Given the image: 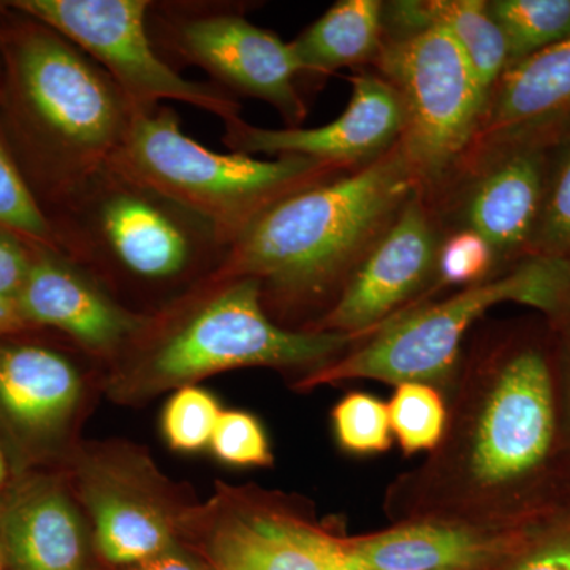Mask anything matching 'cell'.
I'll use <instances>...</instances> for the list:
<instances>
[{"label": "cell", "instance_id": "cell-27", "mask_svg": "<svg viewBox=\"0 0 570 570\" xmlns=\"http://www.w3.org/2000/svg\"><path fill=\"white\" fill-rule=\"evenodd\" d=\"M337 448L355 456L379 455L392 448L389 404L366 392H351L332 409Z\"/></svg>", "mask_w": 570, "mask_h": 570}, {"label": "cell", "instance_id": "cell-16", "mask_svg": "<svg viewBox=\"0 0 570 570\" xmlns=\"http://www.w3.org/2000/svg\"><path fill=\"white\" fill-rule=\"evenodd\" d=\"M534 521L520 527L396 521L387 530L344 534L341 558L363 570H497Z\"/></svg>", "mask_w": 570, "mask_h": 570}, {"label": "cell", "instance_id": "cell-34", "mask_svg": "<svg viewBox=\"0 0 570 570\" xmlns=\"http://www.w3.org/2000/svg\"><path fill=\"white\" fill-rule=\"evenodd\" d=\"M122 570H209V568L184 553L178 547V549L167 551V553L160 554L154 560Z\"/></svg>", "mask_w": 570, "mask_h": 570}, {"label": "cell", "instance_id": "cell-19", "mask_svg": "<svg viewBox=\"0 0 570 570\" xmlns=\"http://www.w3.org/2000/svg\"><path fill=\"white\" fill-rule=\"evenodd\" d=\"M7 570H86L85 523L58 480L31 475L0 494Z\"/></svg>", "mask_w": 570, "mask_h": 570}, {"label": "cell", "instance_id": "cell-8", "mask_svg": "<svg viewBox=\"0 0 570 570\" xmlns=\"http://www.w3.org/2000/svg\"><path fill=\"white\" fill-rule=\"evenodd\" d=\"M376 61L403 102L401 148L422 189L434 186L475 146L490 96L459 43L439 26L395 32Z\"/></svg>", "mask_w": 570, "mask_h": 570}, {"label": "cell", "instance_id": "cell-2", "mask_svg": "<svg viewBox=\"0 0 570 570\" xmlns=\"http://www.w3.org/2000/svg\"><path fill=\"white\" fill-rule=\"evenodd\" d=\"M422 184L400 142L365 167L287 195L228 247L208 279L254 277L265 309L333 305L360 262Z\"/></svg>", "mask_w": 570, "mask_h": 570}, {"label": "cell", "instance_id": "cell-33", "mask_svg": "<svg viewBox=\"0 0 570 570\" xmlns=\"http://www.w3.org/2000/svg\"><path fill=\"white\" fill-rule=\"evenodd\" d=\"M562 336L557 356L558 387H560L562 423L570 445V321L560 326Z\"/></svg>", "mask_w": 570, "mask_h": 570}, {"label": "cell", "instance_id": "cell-30", "mask_svg": "<svg viewBox=\"0 0 570 570\" xmlns=\"http://www.w3.org/2000/svg\"><path fill=\"white\" fill-rule=\"evenodd\" d=\"M209 449L230 466L266 468L273 464L272 445L264 425L245 411H223L217 419Z\"/></svg>", "mask_w": 570, "mask_h": 570}, {"label": "cell", "instance_id": "cell-28", "mask_svg": "<svg viewBox=\"0 0 570 570\" xmlns=\"http://www.w3.org/2000/svg\"><path fill=\"white\" fill-rule=\"evenodd\" d=\"M220 409L216 397L197 385L178 389L165 404L163 433L176 452L195 453L209 448Z\"/></svg>", "mask_w": 570, "mask_h": 570}, {"label": "cell", "instance_id": "cell-7", "mask_svg": "<svg viewBox=\"0 0 570 570\" xmlns=\"http://www.w3.org/2000/svg\"><path fill=\"white\" fill-rule=\"evenodd\" d=\"M110 165L200 216L228 247L269 206L340 171L299 156L212 151L187 137L164 104L132 108Z\"/></svg>", "mask_w": 570, "mask_h": 570}, {"label": "cell", "instance_id": "cell-9", "mask_svg": "<svg viewBox=\"0 0 570 570\" xmlns=\"http://www.w3.org/2000/svg\"><path fill=\"white\" fill-rule=\"evenodd\" d=\"M6 6L77 45L110 75L132 107L174 100L217 116L224 126L242 119V107L230 94L187 80L160 56L148 29L149 0H14Z\"/></svg>", "mask_w": 570, "mask_h": 570}, {"label": "cell", "instance_id": "cell-18", "mask_svg": "<svg viewBox=\"0 0 570 570\" xmlns=\"http://www.w3.org/2000/svg\"><path fill=\"white\" fill-rule=\"evenodd\" d=\"M14 336L0 340V420L20 444L43 448L73 417L81 376L61 352Z\"/></svg>", "mask_w": 570, "mask_h": 570}, {"label": "cell", "instance_id": "cell-22", "mask_svg": "<svg viewBox=\"0 0 570 570\" xmlns=\"http://www.w3.org/2000/svg\"><path fill=\"white\" fill-rule=\"evenodd\" d=\"M384 36V3L341 0L294 41L302 73H332L341 67L376 59Z\"/></svg>", "mask_w": 570, "mask_h": 570}, {"label": "cell", "instance_id": "cell-20", "mask_svg": "<svg viewBox=\"0 0 570 570\" xmlns=\"http://www.w3.org/2000/svg\"><path fill=\"white\" fill-rule=\"evenodd\" d=\"M570 121V39L512 63L491 92L475 146L557 132Z\"/></svg>", "mask_w": 570, "mask_h": 570}, {"label": "cell", "instance_id": "cell-3", "mask_svg": "<svg viewBox=\"0 0 570 570\" xmlns=\"http://www.w3.org/2000/svg\"><path fill=\"white\" fill-rule=\"evenodd\" d=\"M2 9L0 126L45 212L110 164L134 107L77 45Z\"/></svg>", "mask_w": 570, "mask_h": 570}, {"label": "cell", "instance_id": "cell-32", "mask_svg": "<svg viewBox=\"0 0 570 570\" xmlns=\"http://www.w3.org/2000/svg\"><path fill=\"white\" fill-rule=\"evenodd\" d=\"M33 245L0 227V298L17 303L32 265Z\"/></svg>", "mask_w": 570, "mask_h": 570}, {"label": "cell", "instance_id": "cell-17", "mask_svg": "<svg viewBox=\"0 0 570 570\" xmlns=\"http://www.w3.org/2000/svg\"><path fill=\"white\" fill-rule=\"evenodd\" d=\"M554 134L491 146L493 156L469 187L463 228L482 236L498 262L530 255L546 197Z\"/></svg>", "mask_w": 570, "mask_h": 570}, {"label": "cell", "instance_id": "cell-6", "mask_svg": "<svg viewBox=\"0 0 570 570\" xmlns=\"http://www.w3.org/2000/svg\"><path fill=\"white\" fill-rule=\"evenodd\" d=\"M504 303L534 307L553 324L570 321V261L551 255L523 257L504 275L461 288L431 305L412 307L314 373L295 389L311 390L351 381L433 385L448 396L469 330Z\"/></svg>", "mask_w": 570, "mask_h": 570}, {"label": "cell", "instance_id": "cell-37", "mask_svg": "<svg viewBox=\"0 0 570 570\" xmlns=\"http://www.w3.org/2000/svg\"><path fill=\"white\" fill-rule=\"evenodd\" d=\"M335 570H363L358 568H354V566L347 564V562L343 561V558H340V562H337Z\"/></svg>", "mask_w": 570, "mask_h": 570}, {"label": "cell", "instance_id": "cell-15", "mask_svg": "<svg viewBox=\"0 0 570 570\" xmlns=\"http://www.w3.org/2000/svg\"><path fill=\"white\" fill-rule=\"evenodd\" d=\"M17 306L32 328L58 330L85 351L107 358L121 355L151 318L112 298L70 258L37 245Z\"/></svg>", "mask_w": 570, "mask_h": 570}, {"label": "cell", "instance_id": "cell-25", "mask_svg": "<svg viewBox=\"0 0 570 570\" xmlns=\"http://www.w3.org/2000/svg\"><path fill=\"white\" fill-rule=\"evenodd\" d=\"M570 261V121L554 134L549 176L530 255Z\"/></svg>", "mask_w": 570, "mask_h": 570}, {"label": "cell", "instance_id": "cell-1", "mask_svg": "<svg viewBox=\"0 0 570 570\" xmlns=\"http://www.w3.org/2000/svg\"><path fill=\"white\" fill-rule=\"evenodd\" d=\"M444 436L384 498L392 523L456 520L520 527L570 499V445L557 356L504 337L461 360Z\"/></svg>", "mask_w": 570, "mask_h": 570}, {"label": "cell", "instance_id": "cell-14", "mask_svg": "<svg viewBox=\"0 0 570 570\" xmlns=\"http://www.w3.org/2000/svg\"><path fill=\"white\" fill-rule=\"evenodd\" d=\"M96 549L108 564L129 569L178 549L183 515L137 466L110 455L86 459L78 472Z\"/></svg>", "mask_w": 570, "mask_h": 570}, {"label": "cell", "instance_id": "cell-29", "mask_svg": "<svg viewBox=\"0 0 570 570\" xmlns=\"http://www.w3.org/2000/svg\"><path fill=\"white\" fill-rule=\"evenodd\" d=\"M497 570H570V499L535 520Z\"/></svg>", "mask_w": 570, "mask_h": 570}, {"label": "cell", "instance_id": "cell-38", "mask_svg": "<svg viewBox=\"0 0 570 570\" xmlns=\"http://www.w3.org/2000/svg\"><path fill=\"white\" fill-rule=\"evenodd\" d=\"M0 570H7L6 558H3L2 540H0Z\"/></svg>", "mask_w": 570, "mask_h": 570}, {"label": "cell", "instance_id": "cell-31", "mask_svg": "<svg viewBox=\"0 0 570 570\" xmlns=\"http://www.w3.org/2000/svg\"><path fill=\"white\" fill-rule=\"evenodd\" d=\"M498 264L489 243L475 232L461 228L439 246L436 285L469 287L490 279Z\"/></svg>", "mask_w": 570, "mask_h": 570}, {"label": "cell", "instance_id": "cell-36", "mask_svg": "<svg viewBox=\"0 0 570 570\" xmlns=\"http://www.w3.org/2000/svg\"><path fill=\"white\" fill-rule=\"evenodd\" d=\"M7 479H9V471H7L6 456H3L2 448H0V494L7 490Z\"/></svg>", "mask_w": 570, "mask_h": 570}, {"label": "cell", "instance_id": "cell-13", "mask_svg": "<svg viewBox=\"0 0 570 570\" xmlns=\"http://www.w3.org/2000/svg\"><path fill=\"white\" fill-rule=\"evenodd\" d=\"M346 110L314 129H261L243 119L225 126L223 141L234 153L266 157L299 156L337 170L365 167L389 153L403 137V102L389 81L373 73L351 78Z\"/></svg>", "mask_w": 570, "mask_h": 570}, {"label": "cell", "instance_id": "cell-24", "mask_svg": "<svg viewBox=\"0 0 570 570\" xmlns=\"http://www.w3.org/2000/svg\"><path fill=\"white\" fill-rule=\"evenodd\" d=\"M393 439L404 455L431 453L448 426V396L433 385L406 382L396 385L389 401Z\"/></svg>", "mask_w": 570, "mask_h": 570}, {"label": "cell", "instance_id": "cell-39", "mask_svg": "<svg viewBox=\"0 0 570 570\" xmlns=\"http://www.w3.org/2000/svg\"><path fill=\"white\" fill-rule=\"evenodd\" d=\"M0 102H2V66H0Z\"/></svg>", "mask_w": 570, "mask_h": 570}, {"label": "cell", "instance_id": "cell-5", "mask_svg": "<svg viewBox=\"0 0 570 570\" xmlns=\"http://www.w3.org/2000/svg\"><path fill=\"white\" fill-rule=\"evenodd\" d=\"M45 213L58 253L104 287L190 292L228 250L212 224L110 164Z\"/></svg>", "mask_w": 570, "mask_h": 570}, {"label": "cell", "instance_id": "cell-12", "mask_svg": "<svg viewBox=\"0 0 570 570\" xmlns=\"http://www.w3.org/2000/svg\"><path fill=\"white\" fill-rule=\"evenodd\" d=\"M439 236L415 194L352 273L336 302L306 330L365 341L411 309L436 276Z\"/></svg>", "mask_w": 570, "mask_h": 570}, {"label": "cell", "instance_id": "cell-10", "mask_svg": "<svg viewBox=\"0 0 570 570\" xmlns=\"http://www.w3.org/2000/svg\"><path fill=\"white\" fill-rule=\"evenodd\" d=\"M148 29L157 51L202 67L220 88L272 105L288 129L306 118L296 88L302 73L292 45L258 28L227 7L160 3L149 11Z\"/></svg>", "mask_w": 570, "mask_h": 570}, {"label": "cell", "instance_id": "cell-23", "mask_svg": "<svg viewBox=\"0 0 570 570\" xmlns=\"http://www.w3.org/2000/svg\"><path fill=\"white\" fill-rule=\"evenodd\" d=\"M508 41L510 63L570 39V0H490Z\"/></svg>", "mask_w": 570, "mask_h": 570}, {"label": "cell", "instance_id": "cell-35", "mask_svg": "<svg viewBox=\"0 0 570 570\" xmlns=\"http://www.w3.org/2000/svg\"><path fill=\"white\" fill-rule=\"evenodd\" d=\"M32 330V326L22 318L17 303L0 298V340L3 337L21 335Z\"/></svg>", "mask_w": 570, "mask_h": 570}, {"label": "cell", "instance_id": "cell-21", "mask_svg": "<svg viewBox=\"0 0 570 570\" xmlns=\"http://www.w3.org/2000/svg\"><path fill=\"white\" fill-rule=\"evenodd\" d=\"M395 32L439 26L459 43L491 96L510 63L508 41L482 0H401L384 6Z\"/></svg>", "mask_w": 570, "mask_h": 570}, {"label": "cell", "instance_id": "cell-26", "mask_svg": "<svg viewBox=\"0 0 570 570\" xmlns=\"http://www.w3.org/2000/svg\"><path fill=\"white\" fill-rule=\"evenodd\" d=\"M0 227L13 232L32 245L56 247L47 213L22 175L0 126Z\"/></svg>", "mask_w": 570, "mask_h": 570}, {"label": "cell", "instance_id": "cell-11", "mask_svg": "<svg viewBox=\"0 0 570 570\" xmlns=\"http://www.w3.org/2000/svg\"><path fill=\"white\" fill-rule=\"evenodd\" d=\"M181 524L200 528L209 570H335L341 532L277 494L225 489Z\"/></svg>", "mask_w": 570, "mask_h": 570}, {"label": "cell", "instance_id": "cell-4", "mask_svg": "<svg viewBox=\"0 0 570 570\" xmlns=\"http://www.w3.org/2000/svg\"><path fill=\"white\" fill-rule=\"evenodd\" d=\"M362 341L343 333L291 330L265 309L254 277L206 279L149 318L121 355L115 392L122 400L195 385L239 370L273 367L307 374L335 362Z\"/></svg>", "mask_w": 570, "mask_h": 570}]
</instances>
